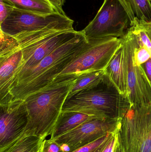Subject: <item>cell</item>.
Instances as JSON below:
<instances>
[{"mask_svg":"<svg viewBox=\"0 0 151 152\" xmlns=\"http://www.w3.org/2000/svg\"><path fill=\"white\" fill-rule=\"evenodd\" d=\"M83 32L45 57L9 92L10 101L22 99L51 84L87 46Z\"/></svg>","mask_w":151,"mask_h":152,"instance_id":"cell-2","label":"cell"},{"mask_svg":"<svg viewBox=\"0 0 151 152\" xmlns=\"http://www.w3.org/2000/svg\"><path fill=\"white\" fill-rule=\"evenodd\" d=\"M0 41V58L8 55L19 48L18 42L16 38L1 31Z\"/></svg>","mask_w":151,"mask_h":152,"instance_id":"cell-20","label":"cell"},{"mask_svg":"<svg viewBox=\"0 0 151 152\" xmlns=\"http://www.w3.org/2000/svg\"><path fill=\"white\" fill-rule=\"evenodd\" d=\"M40 152H64L61 146L54 140L45 139Z\"/></svg>","mask_w":151,"mask_h":152,"instance_id":"cell-23","label":"cell"},{"mask_svg":"<svg viewBox=\"0 0 151 152\" xmlns=\"http://www.w3.org/2000/svg\"><path fill=\"white\" fill-rule=\"evenodd\" d=\"M125 47L128 71V92L127 100L130 107L151 105V84L143 65H138L134 58L137 46L136 37L128 29L121 37Z\"/></svg>","mask_w":151,"mask_h":152,"instance_id":"cell-9","label":"cell"},{"mask_svg":"<svg viewBox=\"0 0 151 152\" xmlns=\"http://www.w3.org/2000/svg\"><path fill=\"white\" fill-rule=\"evenodd\" d=\"M143 66L151 84V58L143 65Z\"/></svg>","mask_w":151,"mask_h":152,"instance_id":"cell-27","label":"cell"},{"mask_svg":"<svg viewBox=\"0 0 151 152\" xmlns=\"http://www.w3.org/2000/svg\"><path fill=\"white\" fill-rule=\"evenodd\" d=\"M45 139L43 137L24 133L16 141L0 149V152H40Z\"/></svg>","mask_w":151,"mask_h":152,"instance_id":"cell-16","label":"cell"},{"mask_svg":"<svg viewBox=\"0 0 151 152\" xmlns=\"http://www.w3.org/2000/svg\"><path fill=\"white\" fill-rule=\"evenodd\" d=\"M88 41L85 49L54 80L77 77L85 73L105 70L122 46L121 38L106 37Z\"/></svg>","mask_w":151,"mask_h":152,"instance_id":"cell-5","label":"cell"},{"mask_svg":"<svg viewBox=\"0 0 151 152\" xmlns=\"http://www.w3.org/2000/svg\"><path fill=\"white\" fill-rule=\"evenodd\" d=\"M119 130V129L113 134L111 139L102 152H114L116 145L118 142Z\"/></svg>","mask_w":151,"mask_h":152,"instance_id":"cell-25","label":"cell"},{"mask_svg":"<svg viewBox=\"0 0 151 152\" xmlns=\"http://www.w3.org/2000/svg\"><path fill=\"white\" fill-rule=\"evenodd\" d=\"M114 152H124L123 147H122L119 138L118 142L117 143Z\"/></svg>","mask_w":151,"mask_h":152,"instance_id":"cell-28","label":"cell"},{"mask_svg":"<svg viewBox=\"0 0 151 152\" xmlns=\"http://www.w3.org/2000/svg\"><path fill=\"white\" fill-rule=\"evenodd\" d=\"M130 24L129 16L119 0H104L94 19L82 31L88 41L121 38Z\"/></svg>","mask_w":151,"mask_h":152,"instance_id":"cell-8","label":"cell"},{"mask_svg":"<svg viewBox=\"0 0 151 152\" xmlns=\"http://www.w3.org/2000/svg\"><path fill=\"white\" fill-rule=\"evenodd\" d=\"M0 106V149H2L24 134L28 118L24 100H12Z\"/></svg>","mask_w":151,"mask_h":152,"instance_id":"cell-11","label":"cell"},{"mask_svg":"<svg viewBox=\"0 0 151 152\" xmlns=\"http://www.w3.org/2000/svg\"><path fill=\"white\" fill-rule=\"evenodd\" d=\"M129 29L135 36L139 46L145 47L151 55V20L145 21L136 17Z\"/></svg>","mask_w":151,"mask_h":152,"instance_id":"cell-19","label":"cell"},{"mask_svg":"<svg viewBox=\"0 0 151 152\" xmlns=\"http://www.w3.org/2000/svg\"><path fill=\"white\" fill-rule=\"evenodd\" d=\"M114 132L108 133L93 142L72 152H102Z\"/></svg>","mask_w":151,"mask_h":152,"instance_id":"cell-21","label":"cell"},{"mask_svg":"<svg viewBox=\"0 0 151 152\" xmlns=\"http://www.w3.org/2000/svg\"><path fill=\"white\" fill-rule=\"evenodd\" d=\"M105 78L104 70L89 72L80 75L75 79L67 99L79 92L93 89L104 84Z\"/></svg>","mask_w":151,"mask_h":152,"instance_id":"cell-15","label":"cell"},{"mask_svg":"<svg viewBox=\"0 0 151 152\" xmlns=\"http://www.w3.org/2000/svg\"><path fill=\"white\" fill-rule=\"evenodd\" d=\"M151 58V55L150 51L145 47L139 46L137 41V46L134 52V58L135 62L138 65H143Z\"/></svg>","mask_w":151,"mask_h":152,"instance_id":"cell-22","label":"cell"},{"mask_svg":"<svg viewBox=\"0 0 151 152\" xmlns=\"http://www.w3.org/2000/svg\"><path fill=\"white\" fill-rule=\"evenodd\" d=\"M15 8L43 14H52L58 12L47 0H5Z\"/></svg>","mask_w":151,"mask_h":152,"instance_id":"cell-18","label":"cell"},{"mask_svg":"<svg viewBox=\"0 0 151 152\" xmlns=\"http://www.w3.org/2000/svg\"><path fill=\"white\" fill-rule=\"evenodd\" d=\"M14 8L12 5L5 0H0V23L7 18Z\"/></svg>","mask_w":151,"mask_h":152,"instance_id":"cell-24","label":"cell"},{"mask_svg":"<svg viewBox=\"0 0 151 152\" xmlns=\"http://www.w3.org/2000/svg\"><path fill=\"white\" fill-rule=\"evenodd\" d=\"M23 53L20 48L0 58V105L10 101L9 89L22 65Z\"/></svg>","mask_w":151,"mask_h":152,"instance_id":"cell-13","label":"cell"},{"mask_svg":"<svg viewBox=\"0 0 151 152\" xmlns=\"http://www.w3.org/2000/svg\"><path fill=\"white\" fill-rule=\"evenodd\" d=\"M96 118H103L79 112H62L51 134L50 139L54 140L57 137L77 127L82 123Z\"/></svg>","mask_w":151,"mask_h":152,"instance_id":"cell-14","label":"cell"},{"mask_svg":"<svg viewBox=\"0 0 151 152\" xmlns=\"http://www.w3.org/2000/svg\"><path fill=\"white\" fill-rule=\"evenodd\" d=\"M74 20L66 15L59 12L43 14L14 8L0 23V29L7 34L16 37L25 33L46 29L74 30Z\"/></svg>","mask_w":151,"mask_h":152,"instance_id":"cell-7","label":"cell"},{"mask_svg":"<svg viewBox=\"0 0 151 152\" xmlns=\"http://www.w3.org/2000/svg\"><path fill=\"white\" fill-rule=\"evenodd\" d=\"M76 78L56 80L24 99L28 118L24 134L45 139L51 135Z\"/></svg>","mask_w":151,"mask_h":152,"instance_id":"cell-1","label":"cell"},{"mask_svg":"<svg viewBox=\"0 0 151 152\" xmlns=\"http://www.w3.org/2000/svg\"><path fill=\"white\" fill-rule=\"evenodd\" d=\"M101 86L67 98L62 112H79L100 118H121L130 106L126 98L113 88Z\"/></svg>","mask_w":151,"mask_h":152,"instance_id":"cell-4","label":"cell"},{"mask_svg":"<svg viewBox=\"0 0 151 152\" xmlns=\"http://www.w3.org/2000/svg\"><path fill=\"white\" fill-rule=\"evenodd\" d=\"M104 71V84L114 88L127 98L128 92L127 66L125 47L122 43V46L115 53Z\"/></svg>","mask_w":151,"mask_h":152,"instance_id":"cell-12","label":"cell"},{"mask_svg":"<svg viewBox=\"0 0 151 152\" xmlns=\"http://www.w3.org/2000/svg\"><path fill=\"white\" fill-rule=\"evenodd\" d=\"M126 10L131 23L136 17L151 20V0H119Z\"/></svg>","mask_w":151,"mask_h":152,"instance_id":"cell-17","label":"cell"},{"mask_svg":"<svg viewBox=\"0 0 151 152\" xmlns=\"http://www.w3.org/2000/svg\"><path fill=\"white\" fill-rule=\"evenodd\" d=\"M57 10L58 12L62 15H66L63 10V6L65 2V0H47Z\"/></svg>","mask_w":151,"mask_h":152,"instance_id":"cell-26","label":"cell"},{"mask_svg":"<svg viewBox=\"0 0 151 152\" xmlns=\"http://www.w3.org/2000/svg\"><path fill=\"white\" fill-rule=\"evenodd\" d=\"M121 117L96 118L88 121L55 139L59 145H66L72 152L93 142L120 128Z\"/></svg>","mask_w":151,"mask_h":152,"instance_id":"cell-10","label":"cell"},{"mask_svg":"<svg viewBox=\"0 0 151 152\" xmlns=\"http://www.w3.org/2000/svg\"><path fill=\"white\" fill-rule=\"evenodd\" d=\"M121 118L118 135L124 152H151V105L129 106Z\"/></svg>","mask_w":151,"mask_h":152,"instance_id":"cell-6","label":"cell"},{"mask_svg":"<svg viewBox=\"0 0 151 152\" xmlns=\"http://www.w3.org/2000/svg\"><path fill=\"white\" fill-rule=\"evenodd\" d=\"M81 33V31L74 29H46L13 37L17 40L22 50L23 61L10 88L9 92L45 57Z\"/></svg>","mask_w":151,"mask_h":152,"instance_id":"cell-3","label":"cell"}]
</instances>
